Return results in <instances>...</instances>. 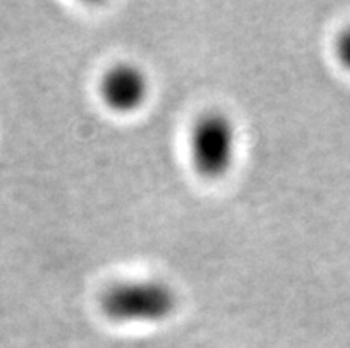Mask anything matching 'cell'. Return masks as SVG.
<instances>
[{
    "instance_id": "1",
    "label": "cell",
    "mask_w": 350,
    "mask_h": 348,
    "mask_svg": "<svg viewBox=\"0 0 350 348\" xmlns=\"http://www.w3.org/2000/svg\"><path fill=\"white\" fill-rule=\"evenodd\" d=\"M176 291L159 279L114 282L100 297V309L116 323H159L176 311Z\"/></svg>"
},
{
    "instance_id": "2",
    "label": "cell",
    "mask_w": 350,
    "mask_h": 348,
    "mask_svg": "<svg viewBox=\"0 0 350 348\" xmlns=\"http://www.w3.org/2000/svg\"><path fill=\"white\" fill-rule=\"evenodd\" d=\"M189 148L198 174L206 180L226 176L237 153V132L230 116L219 111L200 116L191 130Z\"/></svg>"
},
{
    "instance_id": "3",
    "label": "cell",
    "mask_w": 350,
    "mask_h": 348,
    "mask_svg": "<svg viewBox=\"0 0 350 348\" xmlns=\"http://www.w3.org/2000/svg\"><path fill=\"white\" fill-rule=\"evenodd\" d=\"M150 94V80L144 70L132 62H120L103 73L100 96L111 111L130 114L139 111Z\"/></svg>"
},
{
    "instance_id": "4",
    "label": "cell",
    "mask_w": 350,
    "mask_h": 348,
    "mask_svg": "<svg viewBox=\"0 0 350 348\" xmlns=\"http://www.w3.org/2000/svg\"><path fill=\"white\" fill-rule=\"evenodd\" d=\"M338 57L350 70V29L342 32L338 40Z\"/></svg>"
}]
</instances>
